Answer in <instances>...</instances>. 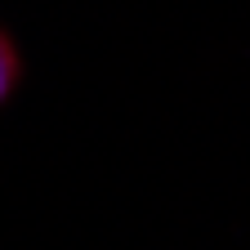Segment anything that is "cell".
<instances>
[{"label":"cell","instance_id":"1","mask_svg":"<svg viewBox=\"0 0 250 250\" xmlns=\"http://www.w3.org/2000/svg\"><path fill=\"white\" fill-rule=\"evenodd\" d=\"M18 81H22V49H18V41L9 36V31L0 27V103L14 99Z\"/></svg>","mask_w":250,"mask_h":250}]
</instances>
